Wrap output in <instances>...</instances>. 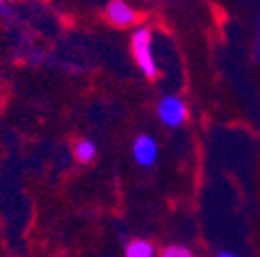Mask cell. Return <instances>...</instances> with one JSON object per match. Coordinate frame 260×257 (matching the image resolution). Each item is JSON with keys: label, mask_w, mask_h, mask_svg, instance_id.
Listing matches in <instances>:
<instances>
[{"label": "cell", "mask_w": 260, "mask_h": 257, "mask_svg": "<svg viewBox=\"0 0 260 257\" xmlns=\"http://www.w3.org/2000/svg\"><path fill=\"white\" fill-rule=\"evenodd\" d=\"M130 48H133V56L139 64L141 72L147 78H155L159 74V68L153 58V35L147 27H139L133 31V37H130Z\"/></svg>", "instance_id": "6da1fadb"}, {"label": "cell", "mask_w": 260, "mask_h": 257, "mask_svg": "<svg viewBox=\"0 0 260 257\" xmlns=\"http://www.w3.org/2000/svg\"><path fill=\"white\" fill-rule=\"evenodd\" d=\"M157 115H159L161 121H164V125L178 127V125H182L186 121L188 109H186V103L180 97L166 95V97H161L159 103H157Z\"/></svg>", "instance_id": "7a4b0ae2"}, {"label": "cell", "mask_w": 260, "mask_h": 257, "mask_svg": "<svg viewBox=\"0 0 260 257\" xmlns=\"http://www.w3.org/2000/svg\"><path fill=\"white\" fill-rule=\"evenodd\" d=\"M217 257H238L236 253H230V251H219Z\"/></svg>", "instance_id": "9c48e42d"}, {"label": "cell", "mask_w": 260, "mask_h": 257, "mask_svg": "<svg viewBox=\"0 0 260 257\" xmlns=\"http://www.w3.org/2000/svg\"><path fill=\"white\" fill-rule=\"evenodd\" d=\"M5 9V0H0V11H3Z\"/></svg>", "instance_id": "30bf717a"}, {"label": "cell", "mask_w": 260, "mask_h": 257, "mask_svg": "<svg viewBox=\"0 0 260 257\" xmlns=\"http://www.w3.org/2000/svg\"><path fill=\"white\" fill-rule=\"evenodd\" d=\"M126 257H155V247L145 239H135L124 247Z\"/></svg>", "instance_id": "5b68a950"}, {"label": "cell", "mask_w": 260, "mask_h": 257, "mask_svg": "<svg viewBox=\"0 0 260 257\" xmlns=\"http://www.w3.org/2000/svg\"><path fill=\"white\" fill-rule=\"evenodd\" d=\"M73 152H75V158L79 160V163H91V160L95 158V154H97V146H95L93 140L85 138V140H79L75 144Z\"/></svg>", "instance_id": "8992f818"}, {"label": "cell", "mask_w": 260, "mask_h": 257, "mask_svg": "<svg viewBox=\"0 0 260 257\" xmlns=\"http://www.w3.org/2000/svg\"><path fill=\"white\" fill-rule=\"evenodd\" d=\"M106 17L116 27H128V25L137 23L139 15L128 3H124V0H110L106 7Z\"/></svg>", "instance_id": "277c9868"}, {"label": "cell", "mask_w": 260, "mask_h": 257, "mask_svg": "<svg viewBox=\"0 0 260 257\" xmlns=\"http://www.w3.org/2000/svg\"><path fill=\"white\" fill-rule=\"evenodd\" d=\"M254 60L260 62V15L256 21V35H254Z\"/></svg>", "instance_id": "ba28073f"}, {"label": "cell", "mask_w": 260, "mask_h": 257, "mask_svg": "<svg viewBox=\"0 0 260 257\" xmlns=\"http://www.w3.org/2000/svg\"><path fill=\"white\" fill-rule=\"evenodd\" d=\"M161 257H194V253L184 245H170L161 251Z\"/></svg>", "instance_id": "52a82bcc"}, {"label": "cell", "mask_w": 260, "mask_h": 257, "mask_svg": "<svg viewBox=\"0 0 260 257\" xmlns=\"http://www.w3.org/2000/svg\"><path fill=\"white\" fill-rule=\"evenodd\" d=\"M133 156L137 160V165H141V167H153L157 156H159V146H157L155 138L149 136V134L137 136V140L133 142Z\"/></svg>", "instance_id": "3957f363"}]
</instances>
